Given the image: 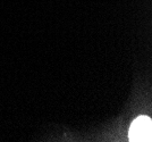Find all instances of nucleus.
Returning a JSON list of instances; mask_svg holds the SVG:
<instances>
[{
	"instance_id": "1",
	"label": "nucleus",
	"mask_w": 152,
	"mask_h": 142,
	"mask_svg": "<svg viewBox=\"0 0 152 142\" xmlns=\"http://www.w3.org/2000/svg\"><path fill=\"white\" fill-rule=\"evenodd\" d=\"M152 123L148 116L137 117L129 127V141H151Z\"/></svg>"
}]
</instances>
